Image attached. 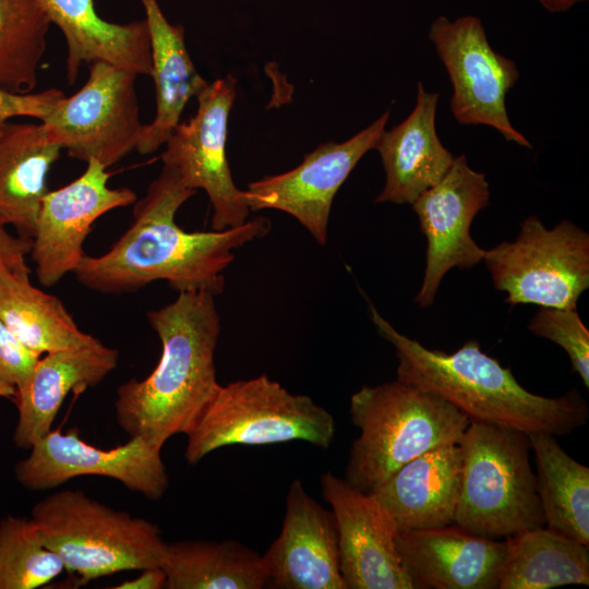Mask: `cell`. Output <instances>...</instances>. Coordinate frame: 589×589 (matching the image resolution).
<instances>
[{
    "label": "cell",
    "mask_w": 589,
    "mask_h": 589,
    "mask_svg": "<svg viewBox=\"0 0 589 589\" xmlns=\"http://www.w3.org/2000/svg\"><path fill=\"white\" fill-rule=\"evenodd\" d=\"M196 191L164 166L144 197L135 201L133 221L99 256L85 255L73 272L84 287L104 293L132 292L155 280L182 291L220 294L233 251L268 233L264 217L213 231H185L176 214Z\"/></svg>",
    "instance_id": "6da1fadb"
},
{
    "label": "cell",
    "mask_w": 589,
    "mask_h": 589,
    "mask_svg": "<svg viewBox=\"0 0 589 589\" xmlns=\"http://www.w3.org/2000/svg\"><path fill=\"white\" fill-rule=\"evenodd\" d=\"M215 296L182 291L175 301L147 313L161 342L156 368L142 381L117 389V422L130 437L161 449L173 435L187 434L215 395V350L220 318Z\"/></svg>",
    "instance_id": "7a4b0ae2"
},
{
    "label": "cell",
    "mask_w": 589,
    "mask_h": 589,
    "mask_svg": "<svg viewBox=\"0 0 589 589\" xmlns=\"http://www.w3.org/2000/svg\"><path fill=\"white\" fill-rule=\"evenodd\" d=\"M370 310L378 334L395 348L397 378L441 396L469 421L555 437L587 423L588 405L578 389L558 397L533 394L509 368L483 352L477 340H468L453 353L429 349L399 333L372 304Z\"/></svg>",
    "instance_id": "3957f363"
},
{
    "label": "cell",
    "mask_w": 589,
    "mask_h": 589,
    "mask_svg": "<svg viewBox=\"0 0 589 589\" xmlns=\"http://www.w3.org/2000/svg\"><path fill=\"white\" fill-rule=\"evenodd\" d=\"M360 435L345 479L369 492L398 468L434 448L458 444L470 421L441 396L400 380L362 386L350 399Z\"/></svg>",
    "instance_id": "277c9868"
},
{
    "label": "cell",
    "mask_w": 589,
    "mask_h": 589,
    "mask_svg": "<svg viewBox=\"0 0 589 589\" xmlns=\"http://www.w3.org/2000/svg\"><path fill=\"white\" fill-rule=\"evenodd\" d=\"M458 445L462 468L455 526L491 539L544 527L526 433L470 421Z\"/></svg>",
    "instance_id": "5b68a950"
},
{
    "label": "cell",
    "mask_w": 589,
    "mask_h": 589,
    "mask_svg": "<svg viewBox=\"0 0 589 589\" xmlns=\"http://www.w3.org/2000/svg\"><path fill=\"white\" fill-rule=\"evenodd\" d=\"M31 519L81 585L122 570L161 567L165 560L168 543L154 522L112 509L81 490L46 496Z\"/></svg>",
    "instance_id": "8992f818"
},
{
    "label": "cell",
    "mask_w": 589,
    "mask_h": 589,
    "mask_svg": "<svg viewBox=\"0 0 589 589\" xmlns=\"http://www.w3.org/2000/svg\"><path fill=\"white\" fill-rule=\"evenodd\" d=\"M185 459L197 464L229 445H272L304 441L327 448L333 416L306 395L292 394L266 374L219 385L185 434Z\"/></svg>",
    "instance_id": "52a82bcc"
},
{
    "label": "cell",
    "mask_w": 589,
    "mask_h": 589,
    "mask_svg": "<svg viewBox=\"0 0 589 589\" xmlns=\"http://www.w3.org/2000/svg\"><path fill=\"white\" fill-rule=\"evenodd\" d=\"M483 261L513 306L576 309L589 287V235L569 220L549 230L530 215L513 242L484 250Z\"/></svg>",
    "instance_id": "ba28073f"
},
{
    "label": "cell",
    "mask_w": 589,
    "mask_h": 589,
    "mask_svg": "<svg viewBox=\"0 0 589 589\" xmlns=\"http://www.w3.org/2000/svg\"><path fill=\"white\" fill-rule=\"evenodd\" d=\"M86 83L64 96L40 121L70 157L96 159L106 168L136 149L140 120L134 71L106 61L89 63Z\"/></svg>",
    "instance_id": "9c48e42d"
},
{
    "label": "cell",
    "mask_w": 589,
    "mask_h": 589,
    "mask_svg": "<svg viewBox=\"0 0 589 589\" xmlns=\"http://www.w3.org/2000/svg\"><path fill=\"white\" fill-rule=\"evenodd\" d=\"M428 36L448 73L450 110L456 121L491 127L506 141L531 148L506 110V95L519 71L514 60L491 47L481 20L464 15L452 21L441 15L431 23Z\"/></svg>",
    "instance_id": "30bf717a"
},
{
    "label": "cell",
    "mask_w": 589,
    "mask_h": 589,
    "mask_svg": "<svg viewBox=\"0 0 589 589\" xmlns=\"http://www.w3.org/2000/svg\"><path fill=\"white\" fill-rule=\"evenodd\" d=\"M235 96L236 80L231 75L208 83L196 95V112L176 125L161 154L164 166L171 168L185 187L206 192L213 230L240 226L251 212L243 190L233 182L226 155Z\"/></svg>",
    "instance_id": "8fae6325"
},
{
    "label": "cell",
    "mask_w": 589,
    "mask_h": 589,
    "mask_svg": "<svg viewBox=\"0 0 589 589\" xmlns=\"http://www.w3.org/2000/svg\"><path fill=\"white\" fill-rule=\"evenodd\" d=\"M29 449L31 454L14 468L16 480L28 490H50L80 476H101L149 500H158L169 485L161 449L141 436L101 449L82 441L76 428L65 433L56 429Z\"/></svg>",
    "instance_id": "7c38bea8"
},
{
    "label": "cell",
    "mask_w": 589,
    "mask_h": 589,
    "mask_svg": "<svg viewBox=\"0 0 589 589\" xmlns=\"http://www.w3.org/2000/svg\"><path fill=\"white\" fill-rule=\"evenodd\" d=\"M490 201L484 173L471 169L466 155L456 156L444 177L411 204L426 239L425 269L414 302L433 304L440 284L454 268H471L483 260L484 249L470 235L477 214Z\"/></svg>",
    "instance_id": "4fadbf2b"
},
{
    "label": "cell",
    "mask_w": 589,
    "mask_h": 589,
    "mask_svg": "<svg viewBox=\"0 0 589 589\" xmlns=\"http://www.w3.org/2000/svg\"><path fill=\"white\" fill-rule=\"evenodd\" d=\"M388 117L389 110L347 141L320 145L296 168L249 183L243 192L250 211L285 212L324 245L333 200L362 156L374 149Z\"/></svg>",
    "instance_id": "5bb4252c"
},
{
    "label": "cell",
    "mask_w": 589,
    "mask_h": 589,
    "mask_svg": "<svg viewBox=\"0 0 589 589\" xmlns=\"http://www.w3.org/2000/svg\"><path fill=\"white\" fill-rule=\"evenodd\" d=\"M69 184L43 197L31 255L38 281L52 287L73 273L84 256V242L92 225L104 214L135 203L129 188H110V173L96 159Z\"/></svg>",
    "instance_id": "9a60e30c"
},
{
    "label": "cell",
    "mask_w": 589,
    "mask_h": 589,
    "mask_svg": "<svg viewBox=\"0 0 589 589\" xmlns=\"http://www.w3.org/2000/svg\"><path fill=\"white\" fill-rule=\"evenodd\" d=\"M321 488L335 518L345 589H413L397 552L398 527L385 507L329 471Z\"/></svg>",
    "instance_id": "2e32d148"
},
{
    "label": "cell",
    "mask_w": 589,
    "mask_h": 589,
    "mask_svg": "<svg viewBox=\"0 0 589 589\" xmlns=\"http://www.w3.org/2000/svg\"><path fill=\"white\" fill-rule=\"evenodd\" d=\"M267 586L278 589H345L335 518L292 481L279 536L262 555Z\"/></svg>",
    "instance_id": "e0dca14e"
},
{
    "label": "cell",
    "mask_w": 589,
    "mask_h": 589,
    "mask_svg": "<svg viewBox=\"0 0 589 589\" xmlns=\"http://www.w3.org/2000/svg\"><path fill=\"white\" fill-rule=\"evenodd\" d=\"M396 546L413 589H497L506 543L450 525L398 531Z\"/></svg>",
    "instance_id": "ac0fdd59"
},
{
    "label": "cell",
    "mask_w": 589,
    "mask_h": 589,
    "mask_svg": "<svg viewBox=\"0 0 589 589\" xmlns=\"http://www.w3.org/2000/svg\"><path fill=\"white\" fill-rule=\"evenodd\" d=\"M440 93L417 84V100L410 115L384 130L374 149L381 156L385 184L375 203L412 204L447 172L455 156L442 144L435 127Z\"/></svg>",
    "instance_id": "d6986e66"
},
{
    "label": "cell",
    "mask_w": 589,
    "mask_h": 589,
    "mask_svg": "<svg viewBox=\"0 0 589 589\" xmlns=\"http://www.w3.org/2000/svg\"><path fill=\"white\" fill-rule=\"evenodd\" d=\"M118 360L119 351L101 341L40 357L33 374L12 399L19 411L14 444L29 449L51 430L68 394L99 384L117 368Z\"/></svg>",
    "instance_id": "ffe728a7"
},
{
    "label": "cell",
    "mask_w": 589,
    "mask_h": 589,
    "mask_svg": "<svg viewBox=\"0 0 589 589\" xmlns=\"http://www.w3.org/2000/svg\"><path fill=\"white\" fill-rule=\"evenodd\" d=\"M461 468L459 445L441 446L405 464L368 493L385 507L399 531L450 526Z\"/></svg>",
    "instance_id": "44dd1931"
},
{
    "label": "cell",
    "mask_w": 589,
    "mask_h": 589,
    "mask_svg": "<svg viewBox=\"0 0 589 589\" xmlns=\"http://www.w3.org/2000/svg\"><path fill=\"white\" fill-rule=\"evenodd\" d=\"M51 24L62 32L68 55L69 85L76 82L83 63L106 61L152 74L149 34L145 20L118 24L101 19L94 0H35Z\"/></svg>",
    "instance_id": "7402d4cb"
},
{
    "label": "cell",
    "mask_w": 589,
    "mask_h": 589,
    "mask_svg": "<svg viewBox=\"0 0 589 589\" xmlns=\"http://www.w3.org/2000/svg\"><path fill=\"white\" fill-rule=\"evenodd\" d=\"M145 11L156 92V115L144 125L136 151L156 152L179 123L187 103L208 84L196 71L184 43V28L172 25L157 0H140Z\"/></svg>",
    "instance_id": "603a6c76"
},
{
    "label": "cell",
    "mask_w": 589,
    "mask_h": 589,
    "mask_svg": "<svg viewBox=\"0 0 589 589\" xmlns=\"http://www.w3.org/2000/svg\"><path fill=\"white\" fill-rule=\"evenodd\" d=\"M61 151L41 122H9L0 134V221L20 236H34L47 176Z\"/></svg>",
    "instance_id": "cb8c5ba5"
},
{
    "label": "cell",
    "mask_w": 589,
    "mask_h": 589,
    "mask_svg": "<svg viewBox=\"0 0 589 589\" xmlns=\"http://www.w3.org/2000/svg\"><path fill=\"white\" fill-rule=\"evenodd\" d=\"M29 273L0 271V320L38 354L97 344L76 325L62 301L32 285Z\"/></svg>",
    "instance_id": "d4e9b609"
},
{
    "label": "cell",
    "mask_w": 589,
    "mask_h": 589,
    "mask_svg": "<svg viewBox=\"0 0 589 589\" xmlns=\"http://www.w3.org/2000/svg\"><path fill=\"white\" fill-rule=\"evenodd\" d=\"M497 589L589 585L588 545L544 527L507 537Z\"/></svg>",
    "instance_id": "484cf974"
},
{
    "label": "cell",
    "mask_w": 589,
    "mask_h": 589,
    "mask_svg": "<svg viewBox=\"0 0 589 589\" xmlns=\"http://www.w3.org/2000/svg\"><path fill=\"white\" fill-rule=\"evenodd\" d=\"M161 567L167 589H262L268 582L262 555L236 540L168 543Z\"/></svg>",
    "instance_id": "4316f807"
},
{
    "label": "cell",
    "mask_w": 589,
    "mask_h": 589,
    "mask_svg": "<svg viewBox=\"0 0 589 589\" xmlns=\"http://www.w3.org/2000/svg\"><path fill=\"white\" fill-rule=\"evenodd\" d=\"M529 436L537 493L549 529L589 545V468L572 458L550 434Z\"/></svg>",
    "instance_id": "83f0119b"
},
{
    "label": "cell",
    "mask_w": 589,
    "mask_h": 589,
    "mask_svg": "<svg viewBox=\"0 0 589 589\" xmlns=\"http://www.w3.org/2000/svg\"><path fill=\"white\" fill-rule=\"evenodd\" d=\"M51 22L35 0H0V87L31 93Z\"/></svg>",
    "instance_id": "f1b7e54d"
},
{
    "label": "cell",
    "mask_w": 589,
    "mask_h": 589,
    "mask_svg": "<svg viewBox=\"0 0 589 589\" xmlns=\"http://www.w3.org/2000/svg\"><path fill=\"white\" fill-rule=\"evenodd\" d=\"M64 569L41 541L32 519L5 516L0 521V589H35Z\"/></svg>",
    "instance_id": "f546056e"
},
{
    "label": "cell",
    "mask_w": 589,
    "mask_h": 589,
    "mask_svg": "<svg viewBox=\"0 0 589 589\" xmlns=\"http://www.w3.org/2000/svg\"><path fill=\"white\" fill-rule=\"evenodd\" d=\"M528 329L552 340L567 353L573 370L589 387V330L577 309L543 308L531 318Z\"/></svg>",
    "instance_id": "4dcf8cb0"
},
{
    "label": "cell",
    "mask_w": 589,
    "mask_h": 589,
    "mask_svg": "<svg viewBox=\"0 0 589 589\" xmlns=\"http://www.w3.org/2000/svg\"><path fill=\"white\" fill-rule=\"evenodd\" d=\"M40 357L0 320V380L15 389L20 388L33 374Z\"/></svg>",
    "instance_id": "1f68e13d"
},
{
    "label": "cell",
    "mask_w": 589,
    "mask_h": 589,
    "mask_svg": "<svg viewBox=\"0 0 589 589\" xmlns=\"http://www.w3.org/2000/svg\"><path fill=\"white\" fill-rule=\"evenodd\" d=\"M64 96L58 88L15 93L0 87V134L14 117H32L43 121Z\"/></svg>",
    "instance_id": "d6a6232c"
},
{
    "label": "cell",
    "mask_w": 589,
    "mask_h": 589,
    "mask_svg": "<svg viewBox=\"0 0 589 589\" xmlns=\"http://www.w3.org/2000/svg\"><path fill=\"white\" fill-rule=\"evenodd\" d=\"M31 247V238L11 235L5 229V225L0 221V271L29 273L26 255L29 253Z\"/></svg>",
    "instance_id": "836d02e7"
},
{
    "label": "cell",
    "mask_w": 589,
    "mask_h": 589,
    "mask_svg": "<svg viewBox=\"0 0 589 589\" xmlns=\"http://www.w3.org/2000/svg\"><path fill=\"white\" fill-rule=\"evenodd\" d=\"M142 574L131 580H125L113 589H161L166 586V573L160 566L142 569Z\"/></svg>",
    "instance_id": "e575fe53"
},
{
    "label": "cell",
    "mask_w": 589,
    "mask_h": 589,
    "mask_svg": "<svg viewBox=\"0 0 589 589\" xmlns=\"http://www.w3.org/2000/svg\"><path fill=\"white\" fill-rule=\"evenodd\" d=\"M539 3L550 13H561L568 11L579 2L588 0H538Z\"/></svg>",
    "instance_id": "d590c367"
},
{
    "label": "cell",
    "mask_w": 589,
    "mask_h": 589,
    "mask_svg": "<svg viewBox=\"0 0 589 589\" xmlns=\"http://www.w3.org/2000/svg\"><path fill=\"white\" fill-rule=\"evenodd\" d=\"M15 393H16L15 387L0 380V397L13 399L15 396Z\"/></svg>",
    "instance_id": "8d00e7d4"
}]
</instances>
